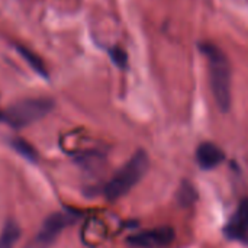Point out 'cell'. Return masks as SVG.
I'll list each match as a JSON object with an SVG mask.
<instances>
[{"label":"cell","instance_id":"1","mask_svg":"<svg viewBox=\"0 0 248 248\" xmlns=\"http://www.w3.org/2000/svg\"><path fill=\"white\" fill-rule=\"evenodd\" d=\"M201 51L206 57L208 73L212 94L218 108L228 112L231 108V64L227 54L212 42L199 44Z\"/></svg>","mask_w":248,"mask_h":248},{"label":"cell","instance_id":"2","mask_svg":"<svg viewBox=\"0 0 248 248\" xmlns=\"http://www.w3.org/2000/svg\"><path fill=\"white\" fill-rule=\"evenodd\" d=\"M148 170V155L144 151L135 153L108 182L105 186V198L115 202L129 193L145 176Z\"/></svg>","mask_w":248,"mask_h":248},{"label":"cell","instance_id":"3","mask_svg":"<svg viewBox=\"0 0 248 248\" xmlns=\"http://www.w3.org/2000/svg\"><path fill=\"white\" fill-rule=\"evenodd\" d=\"M52 108L54 102L48 97L23 99L9 106L1 113V119L13 128H23L46 116Z\"/></svg>","mask_w":248,"mask_h":248},{"label":"cell","instance_id":"4","mask_svg":"<svg viewBox=\"0 0 248 248\" xmlns=\"http://www.w3.org/2000/svg\"><path fill=\"white\" fill-rule=\"evenodd\" d=\"M77 218H78V214L70 212V211L51 214L44 221L41 230L38 231L35 238L26 246V248H49L60 237V234L64 231V228L74 224Z\"/></svg>","mask_w":248,"mask_h":248},{"label":"cell","instance_id":"5","mask_svg":"<svg viewBox=\"0 0 248 248\" xmlns=\"http://www.w3.org/2000/svg\"><path fill=\"white\" fill-rule=\"evenodd\" d=\"M174 237L176 234L173 228L160 227L131 235L128 244L137 248H167L174 241Z\"/></svg>","mask_w":248,"mask_h":248},{"label":"cell","instance_id":"6","mask_svg":"<svg viewBox=\"0 0 248 248\" xmlns=\"http://www.w3.org/2000/svg\"><path fill=\"white\" fill-rule=\"evenodd\" d=\"M225 235L230 240L241 241L248 244V198L237 208L225 227Z\"/></svg>","mask_w":248,"mask_h":248},{"label":"cell","instance_id":"7","mask_svg":"<svg viewBox=\"0 0 248 248\" xmlns=\"http://www.w3.org/2000/svg\"><path fill=\"white\" fill-rule=\"evenodd\" d=\"M225 160V153L214 142H203L196 150V161L201 169L212 170Z\"/></svg>","mask_w":248,"mask_h":248},{"label":"cell","instance_id":"8","mask_svg":"<svg viewBox=\"0 0 248 248\" xmlns=\"http://www.w3.org/2000/svg\"><path fill=\"white\" fill-rule=\"evenodd\" d=\"M20 237V228L15 221L6 222L0 232V248H13Z\"/></svg>","mask_w":248,"mask_h":248},{"label":"cell","instance_id":"9","mask_svg":"<svg viewBox=\"0 0 248 248\" xmlns=\"http://www.w3.org/2000/svg\"><path fill=\"white\" fill-rule=\"evenodd\" d=\"M10 144H12V147L15 148V151H16L17 154H20L23 158H26V160H29V161H36L38 154H36L35 148H33L31 144H28L25 140H22V138H15V140L10 141Z\"/></svg>","mask_w":248,"mask_h":248},{"label":"cell","instance_id":"10","mask_svg":"<svg viewBox=\"0 0 248 248\" xmlns=\"http://www.w3.org/2000/svg\"><path fill=\"white\" fill-rule=\"evenodd\" d=\"M17 51H19L20 55L31 64V67H32L36 73H39L41 76L46 77V68H45L44 62H42L32 51H29V49H26V48H23V46H17Z\"/></svg>","mask_w":248,"mask_h":248},{"label":"cell","instance_id":"11","mask_svg":"<svg viewBox=\"0 0 248 248\" xmlns=\"http://www.w3.org/2000/svg\"><path fill=\"white\" fill-rule=\"evenodd\" d=\"M196 196H198V195H196V190H195V187H193L190 183L183 182V183L180 185L179 192H177V198H179L180 205H183V206L192 205V203L195 202Z\"/></svg>","mask_w":248,"mask_h":248},{"label":"cell","instance_id":"12","mask_svg":"<svg viewBox=\"0 0 248 248\" xmlns=\"http://www.w3.org/2000/svg\"><path fill=\"white\" fill-rule=\"evenodd\" d=\"M109 54H110V57H112L113 62H115L118 67H121V68H125V67H126L128 55H126V52H125L122 48L115 46V48H112V49L109 51Z\"/></svg>","mask_w":248,"mask_h":248},{"label":"cell","instance_id":"13","mask_svg":"<svg viewBox=\"0 0 248 248\" xmlns=\"http://www.w3.org/2000/svg\"><path fill=\"white\" fill-rule=\"evenodd\" d=\"M0 118H1V113H0Z\"/></svg>","mask_w":248,"mask_h":248}]
</instances>
